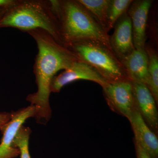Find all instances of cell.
Masks as SVG:
<instances>
[{
    "label": "cell",
    "mask_w": 158,
    "mask_h": 158,
    "mask_svg": "<svg viewBox=\"0 0 158 158\" xmlns=\"http://www.w3.org/2000/svg\"><path fill=\"white\" fill-rule=\"evenodd\" d=\"M78 80L91 81L102 88L108 82L92 67L78 59L64 71L54 77L51 84V91L59 92L65 85Z\"/></svg>",
    "instance_id": "7"
},
{
    "label": "cell",
    "mask_w": 158,
    "mask_h": 158,
    "mask_svg": "<svg viewBox=\"0 0 158 158\" xmlns=\"http://www.w3.org/2000/svg\"><path fill=\"white\" fill-rule=\"evenodd\" d=\"M35 108L30 105L27 107L11 112V119L0 127L2 137L0 143V158H15L19 155V150L13 146L16 134L27 119L34 117Z\"/></svg>",
    "instance_id": "6"
},
{
    "label": "cell",
    "mask_w": 158,
    "mask_h": 158,
    "mask_svg": "<svg viewBox=\"0 0 158 158\" xmlns=\"http://www.w3.org/2000/svg\"><path fill=\"white\" fill-rule=\"evenodd\" d=\"M152 1H133L127 10L132 27L133 41L136 49L146 48V30L148 18Z\"/></svg>",
    "instance_id": "9"
},
{
    "label": "cell",
    "mask_w": 158,
    "mask_h": 158,
    "mask_svg": "<svg viewBox=\"0 0 158 158\" xmlns=\"http://www.w3.org/2000/svg\"><path fill=\"white\" fill-rule=\"evenodd\" d=\"M102 88L108 104L129 120L135 109L131 81H108Z\"/></svg>",
    "instance_id": "5"
},
{
    "label": "cell",
    "mask_w": 158,
    "mask_h": 158,
    "mask_svg": "<svg viewBox=\"0 0 158 158\" xmlns=\"http://www.w3.org/2000/svg\"><path fill=\"white\" fill-rule=\"evenodd\" d=\"M11 113L3 112L0 113V127L9 121L11 119Z\"/></svg>",
    "instance_id": "18"
},
{
    "label": "cell",
    "mask_w": 158,
    "mask_h": 158,
    "mask_svg": "<svg viewBox=\"0 0 158 158\" xmlns=\"http://www.w3.org/2000/svg\"><path fill=\"white\" fill-rule=\"evenodd\" d=\"M8 9H6V8H2V9H0V19H1V18L2 17L3 15H4L5 12L7 11V10H8Z\"/></svg>",
    "instance_id": "20"
},
{
    "label": "cell",
    "mask_w": 158,
    "mask_h": 158,
    "mask_svg": "<svg viewBox=\"0 0 158 158\" xmlns=\"http://www.w3.org/2000/svg\"><path fill=\"white\" fill-rule=\"evenodd\" d=\"M31 130L28 127L23 125L16 134L13 141L15 148L19 150L20 158H31L29 152V139Z\"/></svg>",
    "instance_id": "16"
},
{
    "label": "cell",
    "mask_w": 158,
    "mask_h": 158,
    "mask_svg": "<svg viewBox=\"0 0 158 158\" xmlns=\"http://www.w3.org/2000/svg\"><path fill=\"white\" fill-rule=\"evenodd\" d=\"M33 34L38 49L35 65L37 90L30 94L27 100L35 107L34 118L36 122L46 124L52 116L49 97L52 79L59 71L68 68L78 59L73 53L52 38L45 34Z\"/></svg>",
    "instance_id": "1"
},
{
    "label": "cell",
    "mask_w": 158,
    "mask_h": 158,
    "mask_svg": "<svg viewBox=\"0 0 158 158\" xmlns=\"http://www.w3.org/2000/svg\"><path fill=\"white\" fill-rule=\"evenodd\" d=\"M135 145L137 158H152L139 144L135 142Z\"/></svg>",
    "instance_id": "17"
},
{
    "label": "cell",
    "mask_w": 158,
    "mask_h": 158,
    "mask_svg": "<svg viewBox=\"0 0 158 158\" xmlns=\"http://www.w3.org/2000/svg\"><path fill=\"white\" fill-rule=\"evenodd\" d=\"M14 1L11 0H0V9H9L14 5Z\"/></svg>",
    "instance_id": "19"
},
{
    "label": "cell",
    "mask_w": 158,
    "mask_h": 158,
    "mask_svg": "<svg viewBox=\"0 0 158 158\" xmlns=\"http://www.w3.org/2000/svg\"><path fill=\"white\" fill-rule=\"evenodd\" d=\"M133 2L131 0H110L107 15L108 32L114 27L118 19L127 11Z\"/></svg>",
    "instance_id": "15"
},
{
    "label": "cell",
    "mask_w": 158,
    "mask_h": 158,
    "mask_svg": "<svg viewBox=\"0 0 158 158\" xmlns=\"http://www.w3.org/2000/svg\"><path fill=\"white\" fill-rule=\"evenodd\" d=\"M12 27L23 31L44 30L56 41L63 42L61 31L44 6L36 2L23 3L8 9L0 19V27Z\"/></svg>",
    "instance_id": "4"
},
{
    "label": "cell",
    "mask_w": 158,
    "mask_h": 158,
    "mask_svg": "<svg viewBox=\"0 0 158 158\" xmlns=\"http://www.w3.org/2000/svg\"><path fill=\"white\" fill-rule=\"evenodd\" d=\"M110 0H79L80 4L87 9L108 33L107 15Z\"/></svg>",
    "instance_id": "13"
},
{
    "label": "cell",
    "mask_w": 158,
    "mask_h": 158,
    "mask_svg": "<svg viewBox=\"0 0 158 158\" xmlns=\"http://www.w3.org/2000/svg\"><path fill=\"white\" fill-rule=\"evenodd\" d=\"M134 131L135 142L139 144L152 158H158V139L137 109L129 119Z\"/></svg>",
    "instance_id": "11"
},
{
    "label": "cell",
    "mask_w": 158,
    "mask_h": 158,
    "mask_svg": "<svg viewBox=\"0 0 158 158\" xmlns=\"http://www.w3.org/2000/svg\"><path fill=\"white\" fill-rule=\"evenodd\" d=\"M121 62L130 81L142 83L147 86L148 58L145 49H135L132 52L121 60Z\"/></svg>",
    "instance_id": "12"
},
{
    "label": "cell",
    "mask_w": 158,
    "mask_h": 158,
    "mask_svg": "<svg viewBox=\"0 0 158 158\" xmlns=\"http://www.w3.org/2000/svg\"><path fill=\"white\" fill-rule=\"evenodd\" d=\"M60 17L61 35L65 46L83 40H91L100 43L111 49L108 33L77 1L63 2Z\"/></svg>",
    "instance_id": "2"
},
{
    "label": "cell",
    "mask_w": 158,
    "mask_h": 158,
    "mask_svg": "<svg viewBox=\"0 0 158 158\" xmlns=\"http://www.w3.org/2000/svg\"><path fill=\"white\" fill-rule=\"evenodd\" d=\"M135 107L152 130L156 131L158 114L156 102L152 93L144 84L132 82Z\"/></svg>",
    "instance_id": "10"
},
{
    "label": "cell",
    "mask_w": 158,
    "mask_h": 158,
    "mask_svg": "<svg viewBox=\"0 0 158 158\" xmlns=\"http://www.w3.org/2000/svg\"><path fill=\"white\" fill-rule=\"evenodd\" d=\"M114 32L110 36V46L116 57L121 61L135 49L131 22L127 11L117 21Z\"/></svg>",
    "instance_id": "8"
},
{
    "label": "cell",
    "mask_w": 158,
    "mask_h": 158,
    "mask_svg": "<svg viewBox=\"0 0 158 158\" xmlns=\"http://www.w3.org/2000/svg\"><path fill=\"white\" fill-rule=\"evenodd\" d=\"M65 47L79 60L92 67L108 81L129 80L121 61L111 49L104 44L83 40Z\"/></svg>",
    "instance_id": "3"
},
{
    "label": "cell",
    "mask_w": 158,
    "mask_h": 158,
    "mask_svg": "<svg viewBox=\"0 0 158 158\" xmlns=\"http://www.w3.org/2000/svg\"><path fill=\"white\" fill-rule=\"evenodd\" d=\"M148 55V83L147 85L157 103L158 101V57L152 49L145 48Z\"/></svg>",
    "instance_id": "14"
}]
</instances>
